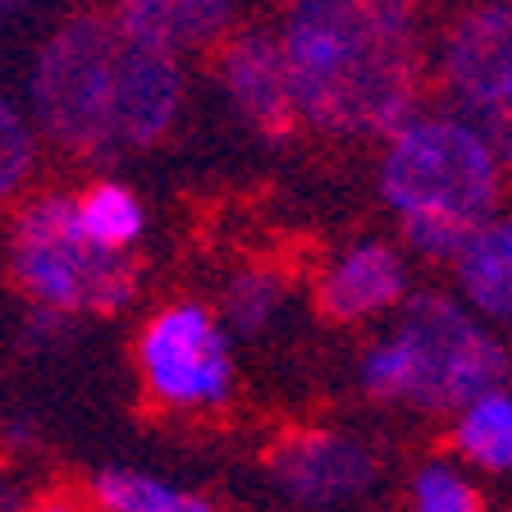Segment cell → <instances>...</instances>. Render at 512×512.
I'll use <instances>...</instances> for the list:
<instances>
[{
    "mask_svg": "<svg viewBox=\"0 0 512 512\" xmlns=\"http://www.w3.org/2000/svg\"><path fill=\"white\" fill-rule=\"evenodd\" d=\"M224 14H229V0H119V19L165 42L170 51L211 42L224 28Z\"/></svg>",
    "mask_w": 512,
    "mask_h": 512,
    "instance_id": "7c38bea8",
    "label": "cell"
},
{
    "mask_svg": "<svg viewBox=\"0 0 512 512\" xmlns=\"http://www.w3.org/2000/svg\"><path fill=\"white\" fill-rule=\"evenodd\" d=\"M270 476L302 508H339L362 490H371L375 458L348 435L302 430L279 444V453L270 458Z\"/></svg>",
    "mask_w": 512,
    "mask_h": 512,
    "instance_id": "ba28073f",
    "label": "cell"
},
{
    "mask_svg": "<svg viewBox=\"0 0 512 512\" xmlns=\"http://www.w3.org/2000/svg\"><path fill=\"white\" fill-rule=\"evenodd\" d=\"M37 512H92V508H83L78 499H64V494H55V499H46Z\"/></svg>",
    "mask_w": 512,
    "mask_h": 512,
    "instance_id": "d6986e66",
    "label": "cell"
},
{
    "mask_svg": "<svg viewBox=\"0 0 512 512\" xmlns=\"http://www.w3.org/2000/svg\"><path fill=\"white\" fill-rule=\"evenodd\" d=\"M183 96L179 51L119 14H78L42 46L32 69L37 124L83 156L151 147L174 124Z\"/></svg>",
    "mask_w": 512,
    "mask_h": 512,
    "instance_id": "7a4b0ae2",
    "label": "cell"
},
{
    "mask_svg": "<svg viewBox=\"0 0 512 512\" xmlns=\"http://www.w3.org/2000/svg\"><path fill=\"white\" fill-rule=\"evenodd\" d=\"M10 270L23 293L46 311H119L138 284L128 252L96 243L78 220V202L60 192L19 211L10 234Z\"/></svg>",
    "mask_w": 512,
    "mask_h": 512,
    "instance_id": "277c9868",
    "label": "cell"
},
{
    "mask_svg": "<svg viewBox=\"0 0 512 512\" xmlns=\"http://www.w3.org/2000/svg\"><path fill=\"white\" fill-rule=\"evenodd\" d=\"M389 339L403 348L407 362L403 403L421 412H462L508 380V348L453 298L439 293H421L407 302L398 334Z\"/></svg>",
    "mask_w": 512,
    "mask_h": 512,
    "instance_id": "5b68a950",
    "label": "cell"
},
{
    "mask_svg": "<svg viewBox=\"0 0 512 512\" xmlns=\"http://www.w3.org/2000/svg\"><path fill=\"white\" fill-rule=\"evenodd\" d=\"M458 453L480 471H512V389L476 398L458 412L453 426Z\"/></svg>",
    "mask_w": 512,
    "mask_h": 512,
    "instance_id": "4fadbf2b",
    "label": "cell"
},
{
    "mask_svg": "<svg viewBox=\"0 0 512 512\" xmlns=\"http://www.w3.org/2000/svg\"><path fill=\"white\" fill-rule=\"evenodd\" d=\"M407 298V261L398 247L366 238L320 275V307L334 320H371Z\"/></svg>",
    "mask_w": 512,
    "mask_h": 512,
    "instance_id": "9c48e42d",
    "label": "cell"
},
{
    "mask_svg": "<svg viewBox=\"0 0 512 512\" xmlns=\"http://www.w3.org/2000/svg\"><path fill=\"white\" fill-rule=\"evenodd\" d=\"M28 174H32V133L19 110L10 101H0V202H10Z\"/></svg>",
    "mask_w": 512,
    "mask_h": 512,
    "instance_id": "ac0fdd59",
    "label": "cell"
},
{
    "mask_svg": "<svg viewBox=\"0 0 512 512\" xmlns=\"http://www.w3.org/2000/svg\"><path fill=\"white\" fill-rule=\"evenodd\" d=\"M92 494H96V512H215V503H206L202 494L174 490V485L133 467L101 471Z\"/></svg>",
    "mask_w": 512,
    "mask_h": 512,
    "instance_id": "5bb4252c",
    "label": "cell"
},
{
    "mask_svg": "<svg viewBox=\"0 0 512 512\" xmlns=\"http://www.w3.org/2000/svg\"><path fill=\"white\" fill-rule=\"evenodd\" d=\"M10 5H14V0H0V10H10Z\"/></svg>",
    "mask_w": 512,
    "mask_h": 512,
    "instance_id": "ffe728a7",
    "label": "cell"
},
{
    "mask_svg": "<svg viewBox=\"0 0 512 512\" xmlns=\"http://www.w3.org/2000/svg\"><path fill=\"white\" fill-rule=\"evenodd\" d=\"M220 69H224V87L234 96V106L261 133H284L298 119L293 78H288V60L279 42H270L261 32H247V37H238L224 51Z\"/></svg>",
    "mask_w": 512,
    "mask_h": 512,
    "instance_id": "30bf717a",
    "label": "cell"
},
{
    "mask_svg": "<svg viewBox=\"0 0 512 512\" xmlns=\"http://www.w3.org/2000/svg\"><path fill=\"white\" fill-rule=\"evenodd\" d=\"M508 5H512V0H508Z\"/></svg>",
    "mask_w": 512,
    "mask_h": 512,
    "instance_id": "44dd1931",
    "label": "cell"
},
{
    "mask_svg": "<svg viewBox=\"0 0 512 512\" xmlns=\"http://www.w3.org/2000/svg\"><path fill=\"white\" fill-rule=\"evenodd\" d=\"M78 220H83V229L101 247L124 252V247L138 243L147 215H142V202L128 188H119V183H96V188H87L83 197H78Z\"/></svg>",
    "mask_w": 512,
    "mask_h": 512,
    "instance_id": "9a60e30c",
    "label": "cell"
},
{
    "mask_svg": "<svg viewBox=\"0 0 512 512\" xmlns=\"http://www.w3.org/2000/svg\"><path fill=\"white\" fill-rule=\"evenodd\" d=\"M467 302L490 320L512 325V220H490L453 261Z\"/></svg>",
    "mask_w": 512,
    "mask_h": 512,
    "instance_id": "8fae6325",
    "label": "cell"
},
{
    "mask_svg": "<svg viewBox=\"0 0 512 512\" xmlns=\"http://www.w3.org/2000/svg\"><path fill=\"white\" fill-rule=\"evenodd\" d=\"M439 74L453 115L512 170V5H476L462 14L444 32Z\"/></svg>",
    "mask_w": 512,
    "mask_h": 512,
    "instance_id": "8992f818",
    "label": "cell"
},
{
    "mask_svg": "<svg viewBox=\"0 0 512 512\" xmlns=\"http://www.w3.org/2000/svg\"><path fill=\"white\" fill-rule=\"evenodd\" d=\"M412 512H480V499L448 462H430L412 485Z\"/></svg>",
    "mask_w": 512,
    "mask_h": 512,
    "instance_id": "e0dca14e",
    "label": "cell"
},
{
    "mask_svg": "<svg viewBox=\"0 0 512 512\" xmlns=\"http://www.w3.org/2000/svg\"><path fill=\"white\" fill-rule=\"evenodd\" d=\"M279 46L311 128L394 138L416 119L421 19L412 0H288Z\"/></svg>",
    "mask_w": 512,
    "mask_h": 512,
    "instance_id": "6da1fadb",
    "label": "cell"
},
{
    "mask_svg": "<svg viewBox=\"0 0 512 512\" xmlns=\"http://www.w3.org/2000/svg\"><path fill=\"white\" fill-rule=\"evenodd\" d=\"M279 302H284V279L270 275V270H243L234 284L224 288V316L243 334L266 330L275 320Z\"/></svg>",
    "mask_w": 512,
    "mask_h": 512,
    "instance_id": "2e32d148",
    "label": "cell"
},
{
    "mask_svg": "<svg viewBox=\"0 0 512 512\" xmlns=\"http://www.w3.org/2000/svg\"><path fill=\"white\" fill-rule=\"evenodd\" d=\"M384 202L403 220L412 252L458 261L467 238L499 220L503 165L458 115H416L389 138L380 160Z\"/></svg>",
    "mask_w": 512,
    "mask_h": 512,
    "instance_id": "3957f363",
    "label": "cell"
},
{
    "mask_svg": "<svg viewBox=\"0 0 512 512\" xmlns=\"http://www.w3.org/2000/svg\"><path fill=\"white\" fill-rule=\"evenodd\" d=\"M138 366L151 398L179 412L220 407L234 389V352L220 320L197 302L165 307L138 339Z\"/></svg>",
    "mask_w": 512,
    "mask_h": 512,
    "instance_id": "52a82bcc",
    "label": "cell"
}]
</instances>
